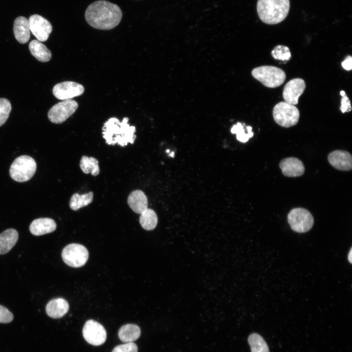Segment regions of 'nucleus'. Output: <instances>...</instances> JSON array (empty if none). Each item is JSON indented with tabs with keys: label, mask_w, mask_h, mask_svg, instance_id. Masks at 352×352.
<instances>
[{
	"label": "nucleus",
	"mask_w": 352,
	"mask_h": 352,
	"mask_svg": "<svg viewBox=\"0 0 352 352\" xmlns=\"http://www.w3.org/2000/svg\"><path fill=\"white\" fill-rule=\"evenodd\" d=\"M122 17L120 8L105 0L95 1L86 9L85 19L91 27L100 30H110L120 23Z\"/></svg>",
	"instance_id": "f257e3e1"
},
{
	"label": "nucleus",
	"mask_w": 352,
	"mask_h": 352,
	"mask_svg": "<svg viewBox=\"0 0 352 352\" xmlns=\"http://www.w3.org/2000/svg\"><path fill=\"white\" fill-rule=\"evenodd\" d=\"M128 121V117L124 118L121 122L116 117H111L104 124L102 134L107 144L117 143L124 147L129 143L133 144L136 137L134 134L136 129L134 126H130Z\"/></svg>",
	"instance_id": "f03ea898"
},
{
	"label": "nucleus",
	"mask_w": 352,
	"mask_h": 352,
	"mask_svg": "<svg viewBox=\"0 0 352 352\" xmlns=\"http://www.w3.org/2000/svg\"><path fill=\"white\" fill-rule=\"evenodd\" d=\"M289 0H258L257 10L261 20L268 24L282 22L288 15Z\"/></svg>",
	"instance_id": "7ed1b4c3"
},
{
	"label": "nucleus",
	"mask_w": 352,
	"mask_h": 352,
	"mask_svg": "<svg viewBox=\"0 0 352 352\" xmlns=\"http://www.w3.org/2000/svg\"><path fill=\"white\" fill-rule=\"evenodd\" d=\"M253 77L264 86L274 88L280 86L285 82L286 74L282 69L275 66H263L254 68Z\"/></svg>",
	"instance_id": "20e7f679"
},
{
	"label": "nucleus",
	"mask_w": 352,
	"mask_h": 352,
	"mask_svg": "<svg viewBox=\"0 0 352 352\" xmlns=\"http://www.w3.org/2000/svg\"><path fill=\"white\" fill-rule=\"evenodd\" d=\"M37 165L35 160L28 155H21L12 163L9 174L16 181L23 182L29 180L34 175Z\"/></svg>",
	"instance_id": "39448f33"
},
{
	"label": "nucleus",
	"mask_w": 352,
	"mask_h": 352,
	"mask_svg": "<svg viewBox=\"0 0 352 352\" xmlns=\"http://www.w3.org/2000/svg\"><path fill=\"white\" fill-rule=\"evenodd\" d=\"M272 114L276 123L285 128L297 124L300 117L298 109L285 101L277 104L273 109Z\"/></svg>",
	"instance_id": "423d86ee"
},
{
	"label": "nucleus",
	"mask_w": 352,
	"mask_h": 352,
	"mask_svg": "<svg viewBox=\"0 0 352 352\" xmlns=\"http://www.w3.org/2000/svg\"><path fill=\"white\" fill-rule=\"evenodd\" d=\"M288 222L291 228L298 233H305L312 227L314 219L311 214L303 208L292 209L287 216Z\"/></svg>",
	"instance_id": "0eeeda50"
},
{
	"label": "nucleus",
	"mask_w": 352,
	"mask_h": 352,
	"mask_svg": "<svg viewBox=\"0 0 352 352\" xmlns=\"http://www.w3.org/2000/svg\"><path fill=\"white\" fill-rule=\"evenodd\" d=\"M88 252L83 245L78 243H71L63 250L62 257L68 266L80 267L85 264L88 258Z\"/></svg>",
	"instance_id": "6e6552de"
},
{
	"label": "nucleus",
	"mask_w": 352,
	"mask_h": 352,
	"mask_svg": "<svg viewBox=\"0 0 352 352\" xmlns=\"http://www.w3.org/2000/svg\"><path fill=\"white\" fill-rule=\"evenodd\" d=\"M78 108V104L74 100H63L51 108L48 112V119L53 123H62L72 115Z\"/></svg>",
	"instance_id": "1a4fd4ad"
},
{
	"label": "nucleus",
	"mask_w": 352,
	"mask_h": 352,
	"mask_svg": "<svg viewBox=\"0 0 352 352\" xmlns=\"http://www.w3.org/2000/svg\"><path fill=\"white\" fill-rule=\"evenodd\" d=\"M82 332L86 341L94 346L103 344L107 338V333L104 327L93 320H88L86 322Z\"/></svg>",
	"instance_id": "9d476101"
},
{
	"label": "nucleus",
	"mask_w": 352,
	"mask_h": 352,
	"mask_svg": "<svg viewBox=\"0 0 352 352\" xmlns=\"http://www.w3.org/2000/svg\"><path fill=\"white\" fill-rule=\"evenodd\" d=\"M29 28L33 35L40 42L46 41L52 30L50 22L42 16L34 14L28 19Z\"/></svg>",
	"instance_id": "9b49d317"
},
{
	"label": "nucleus",
	"mask_w": 352,
	"mask_h": 352,
	"mask_svg": "<svg viewBox=\"0 0 352 352\" xmlns=\"http://www.w3.org/2000/svg\"><path fill=\"white\" fill-rule=\"evenodd\" d=\"M84 90V87L80 84L72 81H65L55 85L52 92L57 99L65 100L82 95Z\"/></svg>",
	"instance_id": "f8f14e48"
},
{
	"label": "nucleus",
	"mask_w": 352,
	"mask_h": 352,
	"mask_svg": "<svg viewBox=\"0 0 352 352\" xmlns=\"http://www.w3.org/2000/svg\"><path fill=\"white\" fill-rule=\"evenodd\" d=\"M306 88L304 80L301 78H294L288 82L284 87L283 96L285 102L295 105L298 99Z\"/></svg>",
	"instance_id": "ddd939ff"
},
{
	"label": "nucleus",
	"mask_w": 352,
	"mask_h": 352,
	"mask_svg": "<svg viewBox=\"0 0 352 352\" xmlns=\"http://www.w3.org/2000/svg\"><path fill=\"white\" fill-rule=\"evenodd\" d=\"M329 163L337 170L348 171L352 168L351 154L343 150H335L329 154L328 156Z\"/></svg>",
	"instance_id": "4468645a"
},
{
	"label": "nucleus",
	"mask_w": 352,
	"mask_h": 352,
	"mask_svg": "<svg viewBox=\"0 0 352 352\" xmlns=\"http://www.w3.org/2000/svg\"><path fill=\"white\" fill-rule=\"evenodd\" d=\"M279 166L283 174L287 177L299 176L305 172L303 163L296 157H290L282 159Z\"/></svg>",
	"instance_id": "2eb2a0df"
},
{
	"label": "nucleus",
	"mask_w": 352,
	"mask_h": 352,
	"mask_svg": "<svg viewBox=\"0 0 352 352\" xmlns=\"http://www.w3.org/2000/svg\"><path fill=\"white\" fill-rule=\"evenodd\" d=\"M56 223L52 219L42 218L32 221L29 226L31 234L35 236H41L51 233L56 228Z\"/></svg>",
	"instance_id": "dca6fc26"
},
{
	"label": "nucleus",
	"mask_w": 352,
	"mask_h": 352,
	"mask_svg": "<svg viewBox=\"0 0 352 352\" xmlns=\"http://www.w3.org/2000/svg\"><path fill=\"white\" fill-rule=\"evenodd\" d=\"M68 309V303L62 298L51 300L47 304L45 308L47 314L55 319L64 316L67 312Z\"/></svg>",
	"instance_id": "f3484780"
},
{
	"label": "nucleus",
	"mask_w": 352,
	"mask_h": 352,
	"mask_svg": "<svg viewBox=\"0 0 352 352\" xmlns=\"http://www.w3.org/2000/svg\"><path fill=\"white\" fill-rule=\"evenodd\" d=\"M13 32L16 39L20 43H26L30 36L28 20L23 16L17 18L14 22Z\"/></svg>",
	"instance_id": "a211bd4d"
},
{
	"label": "nucleus",
	"mask_w": 352,
	"mask_h": 352,
	"mask_svg": "<svg viewBox=\"0 0 352 352\" xmlns=\"http://www.w3.org/2000/svg\"><path fill=\"white\" fill-rule=\"evenodd\" d=\"M128 203L133 211L141 214L148 208V199L144 192L139 190L132 191L128 196Z\"/></svg>",
	"instance_id": "6ab92c4d"
},
{
	"label": "nucleus",
	"mask_w": 352,
	"mask_h": 352,
	"mask_svg": "<svg viewBox=\"0 0 352 352\" xmlns=\"http://www.w3.org/2000/svg\"><path fill=\"white\" fill-rule=\"evenodd\" d=\"M19 238L17 230L8 229L0 234V254L8 253L16 244Z\"/></svg>",
	"instance_id": "aec40b11"
},
{
	"label": "nucleus",
	"mask_w": 352,
	"mask_h": 352,
	"mask_svg": "<svg viewBox=\"0 0 352 352\" xmlns=\"http://www.w3.org/2000/svg\"><path fill=\"white\" fill-rule=\"evenodd\" d=\"M29 49L31 54L40 62H46L51 59L50 51L38 40L31 41L29 44Z\"/></svg>",
	"instance_id": "412c9836"
},
{
	"label": "nucleus",
	"mask_w": 352,
	"mask_h": 352,
	"mask_svg": "<svg viewBox=\"0 0 352 352\" xmlns=\"http://www.w3.org/2000/svg\"><path fill=\"white\" fill-rule=\"evenodd\" d=\"M140 328L135 324H128L122 326L118 331L119 339L123 342H133L140 336Z\"/></svg>",
	"instance_id": "4be33fe9"
},
{
	"label": "nucleus",
	"mask_w": 352,
	"mask_h": 352,
	"mask_svg": "<svg viewBox=\"0 0 352 352\" xmlns=\"http://www.w3.org/2000/svg\"><path fill=\"white\" fill-rule=\"evenodd\" d=\"M157 220L156 214L151 209L147 208L140 214L139 222L141 226L146 230L154 229Z\"/></svg>",
	"instance_id": "5701e85b"
},
{
	"label": "nucleus",
	"mask_w": 352,
	"mask_h": 352,
	"mask_svg": "<svg viewBox=\"0 0 352 352\" xmlns=\"http://www.w3.org/2000/svg\"><path fill=\"white\" fill-rule=\"evenodd\" d=\"M93 198V193L92 192L81 195L78 193H75L70 198L69 206L73 210L76 211L90 204L92 201Z\"/></svg>",
	"instance_id": "b1692460"
},
{
	"label": "nucleus",
	"mask_w": 352,
	"mask_h": 352,
	"mask_svg": "<svg viewBox=\"0 0 352 352\" xmlns=\"http://www.w3.org/2000/svg\"><path fill=\"white\" fill-rule=\"evenodd\" d=\"M80 167L84 173H90L93 176H97L100 172L98 161L93 157L83 156L80 160Z\"/></svg>",
	"instance_id": "393cba45"
},
{
	"label": "nucleus",
	"mask_w": 352,
	"mask_h": 352,
	"mask_svg": "<svg viewBox=\"0 0 352 352\" xmlns=\"http://www.w3.org/2000/svg\"><path fill=\"white\" fill-rule=\"evenodd\" d=\"M251 352H269V348L264 339L259 334L253 333L248 338Z\"/></svg>",
	"instance_id": "a878e982"
},
{
	"label": "nucleus",
	"mask_w": 352,
	"mask_h": 352,
	"mask_svg": "<svg viewBox=\"0 0 352 352\" xmlns=\"http://www.w3.org/2000/svg\"><path fill=\"white\" fill-rule=\"evenodd\" d=\"M271 55L274 59L282 61H288L291 56L289 48L283 45L275 46L271 51Z\"/></svg>",
	"instance_id": "bb28decb"
},
{
	"label": "nucleus",
	"mask_w": 352,
	"mask_h": 352,
	"mask_svg": "<svg viewBox=\"0 0 352 352\" xmlns=\"http://www.w3.org/2000/svg\"><path fill=\"white\" fill-rule=\"evenodd\" d=\"M11 110V105L10 101L7 99L0 98V127L5 123Z\"/></svg>",
	"instance_id": "cd10ccee"
},
{
	"label": "nucleus",
	"mask_w": 352,
	"mask_h": 352,
	"mask_svg": "<svg viewBox=\"0 0 352 352\" xmlns=\"http://www.w3.org/2000/svg\"><path fill=\"white\" fill-rule=\"evenodd\" d=\"M231 132L232 133H236L237 139L243 143L247 142L249 138L252 137L254 134L252 132L246 133L243 125L240 123H237V124L234 125L231 128Z\"/></svg>",
	"instance_id": "c85d7f7f"
},
{
	"label": "nucleus",
	"mask_w": 352,
	"mask_h": 352,
	"mask_svg": "<svg viewBox=\"0 0 352 352\" xmlns=\"http://www.w3.org/2000/svg\"><path fill=\"white\" fill-rule=\"evenodd\" d=\"M111 352H138V348L135 343L128 342L116 346Z\"/></svg>",
	"instance_id": "c756f323"
},
{
	"label": "nucleus",
	"mask_w": 352,
	"mask_h": 352,
	"mask_svg": "<svg viewBox=\"0 0 352 352\" xmlns=\"http://www.w3.org/2000/svg\"><path fill=\"white\" fill-rule=\"evenodd\" d=\"M13 319V315L6 308L0 305V323H8Z\"/></svg>",
	"instance_id": "7c9ffc66"
},
{
	"label": "nucleus",
	"mask_w": 352,
	"mask_h": 352,
	"mask_svg": "<svg viewBox=\"0 0 352 352\" xmlns=\"http://www.w3.org/2000/svg\"><path fill=\"white\" fill-rule=\"evenodd\" d=\"M340 110L343 113L350 111L352 110L350 101L347 96H343L341 101Z\"/></svg>",
	"instance_id": "2f4dec72"
},
{
	"label": "nucleus",
	"mask_w": 352,
	"mask_h": 352,
	"mask_svg": "<svg viewBox=\"0 0 352 352\" xmlns=\"http://www.w3.org/2000/svg\"><path fill=\"white\" fill-rule=\"evenodd\" d=\"M343 68L346 70H351L352 69V58L351 56H348L341 63Z\"/></svg>",
	"instance_id": "473e14b6"
},
{
	"label": "nucleus",
	"mask_w": 352,
	"mask_h": 352,
	"mask_svg": "<svg viewBox=\"0 0 352 352\" xmlns=\"http://www.w3.org/2000/svg\"><path fill=\"white\" fill-rule=\"evenodd\" d=\"M348 258L349 261L350 262V263L352 264V248H351V249L350 250Z\"/></svg>",
	"instance_id": "72a5a7b5"
},
{
	"label": "nucleus",
	"mask_w": 352,
	"mask_h": 352,
	"mask_svg": "<svg viewBox=\"0 0 352 352\" xmlns=\"http://www.w3.org/2000/svg\"><path fill=\"white\" fill-rule=\"evenodd\" d=\"M340 95L343 97L346 95L345 92L343 90H341L340 92Z\"/></svg>",
	"instance_id": "f704fd0d"
},
{
	"label": "nucleus",
	"mask_w": 352,
	"mask_h": 352,
	"mask_svg": "<svg viewBox=\"0 0 352 352\" xmlns=\"http://www.w3.org/2000/svg\"><path fill=\"white\" fill-rule=\"evenodd\" d=\"M170 155L171 156H172V157H174V153L172 152V153L170 154Z\"/></svg>",
	"instance_id": "c9c22d12"
},
{
	"label": "nucleus",
	"mask_w": 352,
	"mask_h": 352,
	"mask_svg": "<svg viewBox=\"0 0 352 352\" xmlns=\"http://www.w3.org/2000/svg\"><path fill=\"white\" fill-rule=\"evenodd\" d=\"M166 152H167V153H169V150H167L166 151Z\"/></svg>",
	"instance_id": "e433bc0d"
}]
</instances>
